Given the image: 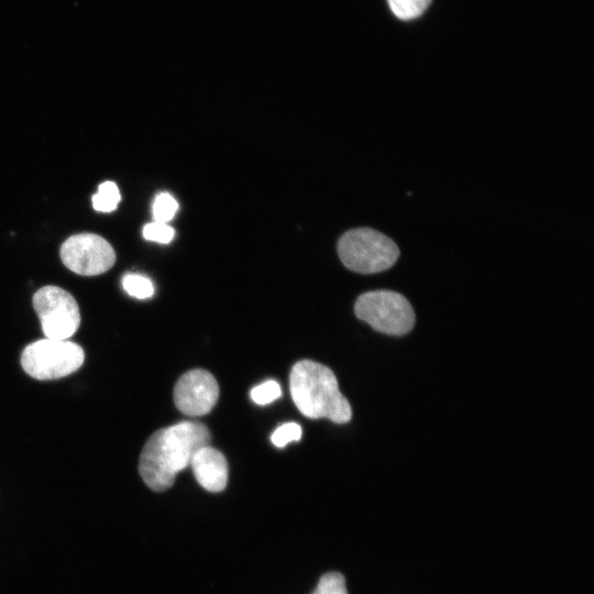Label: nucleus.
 <instances>
[{
    "label": "nucleus",
    "instance_id": "nucleus-1",
    "mask_svg": "<svg viewBox=\"0 0 594 594\" xmlns=\"http://www.w3.org/2000/svg\"><path fill=\"white\" fill-rule=\"evenodd\" d=\"M211 435L201 422L183 421L155 431L139 459V473L154 492L172 487L176 474L190 465L194 454L209 446Z\"/></svg>",
    "mask_w": 594,
    "mask_h": 594
},
{
    "label": "nucleus",
    "instance_id": "nucleus-2",
    "mask_svg": "<svg viewBox=\"0 0 594 594\" xmlns=\"http://www.w3.org/2000/svg\"><path fill=\"white\" fill-rule=\"evenodd\" d=\"M289 389L294 404L306 417L327 418L334 424L351 420L349 400L341 394L334 373L311 360L297 362L290 371Z\"/></svg>",
    "mask_w": 594,
    "mask_h": 594
},
{
    "label": "nucleus",
    "instance_id": "nucleus-3",
    "mask_svg": "<svg viewBox=\"0 0 594 594\" xmlns=\"http://www.w3.org/2000/svg\"><path fill=\"white\" fill-rule=\"evenodd\" d=\"M338 254L350 271L374 274L392 267L399 256V249L380 231L358 228L346 231L339 239Z\"/></svg>",
    "mask_w": 594,
    "mask_h": 594
},
{
    "label": "nucleus",
    "instance_id": "nucleus-4",
    "mask_svg": "<svg viewBox=\"0 0 594 594\" xmlns=\"http://www.w3.org/2000/svg\"><path fill=\"white\" fill-rule=\"evenodd\" d=\"M85 361L80 345L68 340L40 339L24 348L21 365L26 374L40 381L65 377Z\"/></svg>",
    "mask_w": 594,
    "mask_h": 594
},
{
    "label": "nucleus",
    "instance_id": "nucleus-5",
    "mask_svg": "<svg viewBox=\"0 0 594 594\" xmlns=\"http://www.w3.org/2000/svg\"><path fill=\"white\" fill-rule=\"evenodd\" d=\"M354 311L359 319L385 334L404 336L415 324L411 305L402 294L393 290L378 289L360 295Z\"/></svg>",
    "mask_w": 594,
    "mask_h": 594
},
{
    "label": "nucleus",
    "instance_id": "nucleus-6",
    "mask_svg": "<svg viewBox=\"0 0 594 594\" xmlns=\"http://www.w3.org/2000/svg\"><path fill=\"white\" fill-rule=\"evenodd\" d=\"M33 308L48 339L67 340L80 324L77 301L65 289L47 285L33 295Z\"/></svg>",
    "mask_w": 594,
    "mask_h": 594
},
{
    "label": "nucleus",
    "instance_id": "nucleus-7",
    "mask_svg": "<svg viewBox=\"0 0 594 594\" xmlns=\"http://www.w3.org/2000/svg\"><path fill=\"white\" fill-rule=\"evenodd\" d=\"M64 265L76 274L95 276L110 270L116 262L111 244L95 233H78L61 246Z\"/></svg>",
    "mask_w": 594,
    "mask_h": 594
},
{
    "label": "nucleus",
    "instance_id": "nucleus-8",
    "mask_svg": "<svg viewBox=\"0 0 594 594\" xmlns=\"http://www.w3.org/2000/svg\"><path fill=\"white\" fill-rule=\"evenodd\" d=\"M219 385L211 373L196 369L184 373L174 387V403L184 415L208 414L217 404Z\"/></svg>",
    "mask_w": 594,
    "mask_h": 594
},
{
    "label": "nucleus",
    "instance_id": "nucleus-9",
    "mask_svg": "<svg viewBox=\"0 0 594 594\" xmlns=\"http://www.w3.org/2000/svg\"><path fill=\"white\" fill-rule=\"evenodd\" d=\"M190 466L197 482L209 492H221L228 482V463L217 449L205 446L193 457Z\"/></svg>",
    "mask_w": 594,
    "mask_h": 594
},
{
    "label": "nucleus",
    "instance_id": "nucleus-10",
    "mask_svg": "<svg viewBox=\"0 0 594 594\" xmlns=\"http://www.w3.org/2000/svg\"><path fill=\"white\" fill-rule=\"evenodd\" d=\"M121 195L118 186L113 182H105L98 193L92 196V206L97 211L110 212L114 210L120 202Z\"/></svg>",
    "mask_w": 594,
    "mask_h": 594
},
{
    "label": "nucleus",
    "instance_id": "nucleus-11",
    "mask_svg": "<svg viewBox=\"0 0 594 594\" xmlns=\"http://www.w3.org/2000/svg\"><path fill=\"white\" fill-rule=\"evenodd\" d=\"M122 287L128 295L138 299L151 298L154 285L150 278L136 273H128L122 277Z\"/></svg>",
    "mask_w": 594,
    "mask_h": 594
},
{
    "label": "nucleus",
    "instance_id": "nucleus-12",
    "mask_svg": "<svg viewBox=\"0 0 594 594\" xmlns=\"http://www.w3.org/2000/svg\"><path fill=\"white\" fill-rule=\"evenodd\" d=\"M430 2L431 0H387L394 15L405 21L420 16Z\"/></svg>",
    "mask_w": 594,
    "mask_h": 594
},
{
    "label": "nucleus",
    "instance_id": "nucleus-13",
    "mask_svg": "<svg viewBox=\"0 0 594 594\" xmlns=\"http://www.w3.org/2000/svg\"><path fill=\"white\" fill-rule=\"evenodd\" d=\"M178 210V202L168 193L158 194L153 202L152 213L154 221L167 223Z\"/></svg>",
    "mask_w": 594,
    "mask_h": 594
},
{
    "label": "nucleus",
    "instance_id": "nucleus-14",
    "mask_svg": "<svg viewBox=\"0 0 594 594\" xmlns=\"http://www.w3.org/2000/svg\"><path fill=\"white\" fill-rule=\"evenodd\" d=\"M312 594H348L344 576L338 572L322 575Z\"/></svg>",
    "mask_w": 594,
    "mask_h": 594
},
{
    "label": "nucleus",
    "instance_id": "nucleus-15",
    "mask_svg": "<svg viewBox=\"0 0 594 594\" xmlns=\"http://www.w3.org/2000/svg\"><path fill=\"white\" fill-rule=\"evenodd\" d=\"M282 395V389L276 381H266L251 389V398L258 405L273 403Z\"/></svg>",
    "mask_w": 594,
    "mask_h": 594
},
{
    "label": "nucleus",
    "instance_id": "nucleus-16",
    "mask_svg": "<svg viewBox=\"0 0 594 594\" xmlns=\"http://www.w3.org/2000/svg\"><path fill=\"white\" fill-rule=\"evenodd\" d=\"M175 235L174 229L167 223L153 221L143 228L144 239L157 243H169Z\"/></svg>",
    "mask_w": 594,
    "mask_h": 594
},
{
    "label": "nucleus",
    "instance_id": "nucleus-17",
    "mask_svg": "<svg viewBox=\"0 0 594 594\" xmlns=\"http://www.w3.org/2000/svg\"><path fill=\"white\" fill-rule=\"evenodd\" d=\"M301 428L296 422H287L279 426L271 436V441L275 447L283 448L290 441H298L301 438Z\"/></svg>",
    "mask_w": 594,
    "mask_h": 594
}]
</instances>
